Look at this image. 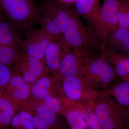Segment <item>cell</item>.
<instances>
[{
	"mask_svg": "<svg viewBox=\"0 0 129 129\" xmlns=\"http://www.w3.org/2000/svg\"><path fill=\"white\" fill-rule=\"evenodd\" d=\"M90 110L101 129H128L122 107L107 92L101 93Z\"/></svg>",
	"mask_w": 129,
	"mask_h": 129,
	"instance_id": "obj_3",
	"label": "cell"
},
{
	"mask_svg": "<svg viewBox=\"0 0 129 129\" xmlns=\"http://www.w3.org/2000/svg\"><path fill=\"white\" fill-rule=\"evenodd\" d=\"M29 94V86L25 84L15 88L13 92L14 98L18 99H25L27 97Z\"/></svg>",
	"mask_w": 129,
	"mask_h": 129,
	"instance_id": "obj_26",
	"label": "cell"
},
{
	"mask_svg": "<svg viewBox=\"0 0 129 129\" xmlns=\"http://www.w3.org/2000/svg\"><path fill=\"white\" fill-rule=\"evenodd\" d=\"M51 85L50 81L47 78L44 77L40 79L36 82L33 88V94L35 97L40 99H45L50 96L48 89Z\"/></svg>",
	"mask_w": 129,
	"mask_h": 129,
	"instance_id": "obj_23",
	"label": "cell"
},
{
	"mask_svg": "<svg viewBox=\"0 0 129 129\" xmlns=\"http://www.w3.org/2000/svg\"><path fill=\"white\" fill-rule=\"evenodd\" d=\"M9 83L11 86L17 88L23 84L24 79L19 76H14L10 79Z\"/></svg>",
	"mask_w": 129,
	"mask_h": 129,
	"instance_id": "obj_28",
	"label": "cell"
},
{
	"mask_svg": "<svg viewBox=\"0 0 129 129\" xmlns=\"http://www.w3.org/2000/svg\"><path fill=\"white\" fill-rule=\"evenodd\" d=\"M121 107L123 111L126 125L128 129H129V106H121Z\"/></svg>",
	"mask_w": 129,
	"mask_h": 129,
	"instance_id": "obj_29",
	"label": "cell"
},
{
	"mask_svg": "<svg viewBox=\"0 0 129 129\" xmlns=\"http://www.w3.org/2000/svg\"><path fill=\"white\" fill-rule=\"evenodd\" d=\"M128 80L129 81V77L128 78V79H127V80Z\"/></svg>",
	"mask_w": 129,
	"mask_h": 129,
	"instance_id": "obj_32",
	"label": "cell"
},
{
	"mask_svg": "<svg viewBox=\"0 0 129 129\" xmlns=\"http://www.w3.org/2000/svg\"><path fill=\"white\" fill-rule=\"evenodd\" d=\"M0 7L18 29L26 30L39 23V8L34 0H0Z\"/></svg>",
	"mask_w": 129,
	"mask_h": 129,
	"instance_id": "obj_4",
	"label": "cell"
},
{
	"mask_svg": "<svg viewBox=\"0 0 129 129\" xmlns=\"http://www.w3.org/2000/svg\"><path fill=\"white\" fill-rule=\"evenodd\" d=\"M27 69L23 75V79L27 83H32L43 73L44 66L42 60L35 58L25 56Z\"/></svg>",
	"mask_w": 129,
	"mask_h": 129,
	"instance_id": "obj_17",
	"label": "cell"
},
{
	"mask_svg": "<svg viewBox=\"0 0 129 129\" xmlns=\"http://www.w3.org/2000/svg\"><path fill=\"white\" fill-rule=\"evenodd\" d=\"M56 113H38L32 117V120L36 129H64L61 124Z\"/></svg>",
	"mask_w": 129,
	"mask_h": 129,
	"instance_id": "obj_16",
	"label": "cell"
},
{
	"mask_svg": "<svg viewBox=\"0 0 129 129\" xmlns=\"http://www.w3.org/2000/svg\"><path fill=\"white\" fill-rule=\"evenodd\" d=\"M25 30V39L21 47L23 55L42 60L48 44L57 40L42 27L31 28Z\"/></svg>",
	"mask_w": 129,
	"mask_h": 129,
	"instance_id": "obj_9",
	"label": "cell"
},
{
	"mask_svg": "<svg viewBox=\"0 0 129 129\" xmlns=\"http://www.w3.org/2000/svg\"><path fill=\"white\" fill-rule=\"evenodd\" d=\"M38 7L41 27L57 40H61L71 16L75 10L60 0H41Z\"/></svg>",
	"mask_w": 129,
	"mask_h": 129,
	"instance_id": "obj_1",
	"label": "cell"
},
{
	"mask_svg": "<svg viewBox=\"0 0 129 129\" xmlns=\"http://www.w3.org/2000/svg\"><path fill=\"white\" fill-rule=\"evenodd\" d=\"M61 40L70 48H83L94 52L100 50L102 44L94 30L86 25L75 11L70 18Z\"/></svg>",
	"mask_w": 129,
	"mask_h": 129,
	"instance_id": "obj_2",
	"label": "cell"
},
{
	"mask_svg": "<svg viewBox=\"0 0 129 129\" xmlns=\"http://www.w3.org/2000/svg\"><path fill=\"white\" fill-rule=\"evenodd\" d=\"M11 72L7 66L0 64V87H4L9 83Z\"/></svg>",
	"mask_w": 129,
	"mask_h": 129,
	"instance_id": "obj_25",
	"label": "cell"
},
{
	"mask_svg": "<svg viewBox=\"0 0 129 129\" xmlns=\"http://www.w3.org/2000/svg\"><path fill=\"white\" fill-rule=\"evenodd\" d=\"M64 115L71 128L79 127L86 129L89 127L87 112L84 108L69 110Z\"/></svg>",
	"mask_w": 129,
	"mask_h": 129,
	"instance_id": "obj_18",
	"label": "cell"
},
{
	"mask_svg": "<svg viewBox=\"0 0 129 129\" xmlns=\"http://www.w3.org/2000/svg\"><path fill=\"white\" fill-rule=\"evenodd\" d=\"M103 44L117 53L129 56V28L117 27Z\"/></svg>",
	"mask_w": 129,
	"mask_h": 129,
	"instance_id": "obj_12",
	"label": "cell"
},
{
	"mask_svg": "<svg viewBox=\"0 0 129 129\" xmlns=\"http://www.w3.org/2000/svg\"><path fill=\"white\" fill-rule=\"evenodd\" d=\"M104 91L112 97L120 106H129V81L119 78Z\"/></svg>",
	"mask_w": 129,
	"mask_h": 129,
	"instance_id": "obj_15",
	"label": "cell"
},
{
	"mask_svg": "<svg viewBox=\"0 0 129 129\" xmlns=\"http://www.w3.org/2000/svg\"><path fill=\"white\" fill-rule=\"evenodd\" d=\"M100 55L114 68L118 78L127 80L129 77V56L117 53L105 44H102Z\"/></svg>",
	"mask_w": 129,
	"mask_h": 129,
	"instance_id": "obj_10",
	"label": "cell"
},
{
	"mask_svg": "<svg viewBox=\"0 0 129 129\" xmlns=\"http://www.w3.org/2000/svg\"><path fill=\"white\" fill-rule=\"evenodd\" d=\"M62 40H56L49 43L45 52L44 58L49 69L59 73L60 64L63 57L71 50Z\"/></svg>",
	"mask_w": 129,
	"mask_h": 129,
	"instance_id": "obj_11",
	"label": "cell"
},
{
	"mask_svg": "<svg viewBox=\"0 0 129 129\" xmlns=\"http://www.w3.org/2000/svg\"><path fill=\"white\" fill-rule=\"evenodd\" d=\"M16 27L11 21H0V46L22 47L23 41Z\"/></svg>",
	"mask_w": 129,
	"mask_h": 129,
	"instance_id": "obj_14",
	"label": "cell"
},
{
	"mask_svg": "<svg viewBox=\"0 0 129 129\" xmlns=\"http://www.w3.org/2000/svg\"><path fill=\"white\" fill-rule=\"evenodd\" d=\"M71 129H86L84 128H81V127H72L71 128Z\"/></svg>",
	"mask_w": 129,
	"mask_h": 129,
	"instance_id": "obj_31",
	"label": "cell"
},
{
	"mask_svg": "<svg viewBox=\"0 0 129 129\" xmlns=\"http://www.w3.org/2000/svg\"><path fill=\"white\" fill-rule=\"evenodd\" d=\"M100 56L83 48H72L62 60L59 74L63 79L82 78L91 63Z\"/></svg>",
	"mask_w": 129,
	"mask_h": 129,
	"instance_id": "obj_6",
	"label": "cell"
},
{
	"mask_svg": "<svg viewBox=\"0 0 129 129\" xmlns=\"http://www.w3.org/2000/svg\"><path fill=\"white\" fill-rule=\"evenodd\" d=\"M119 0H104L101 6L94 30L102 44L118 27Z\"/></svg>",
	"mask_w": 129,
	"mask_h": 129,
	"instance_id": "obj_8",
	"label": "cell"
},
{
	"mask_svg": "<svg viewBox=\"0 0 129 129\" xmlns=\"http://www.w3.org/2000/svg\"><path fill=\"white\" fill-rule=\"evenodd\" d=\"M21 53L20 47L0 46V64L8 67L16 61Z\"/></svg>",
	"mask_w": 129,
	"mask_h": 129,
	"instance_id": "obj_19",
	"label": "cell"
},
{
	"mask_svg": "<svg viewBox=\"0 0 129 129\" xmlns=\"http://www.w3.org/2000/svg\"><path fill=\"white\" fill-rule=\"evenodd\" d=\"M14 114L13 107L9 101L0 98V129H6L11 123Z\"/></svg>",
	"mask_w": 129,
	"mask_h": 129,
	"instance_id": "obj_20",
	"label": "cell"
},
{
	"mask_svg": "<svg viewBox=\"0 0 129 129\" xmlns=\"http://www.w3.org/2000/svg\"><path fill=\"white\" fill-rule=\"evenodd\" d=\"M62 104L61 100L55 97L50 96L45 98L44 102L37 108L38 113H56L61 111Z\"/></svg>",
	"mask_w": 129,
	"mask_h": 129,
	"instance_id": "obj_22",
	"label": "cell"
},
{
	"mask_svg": "<svg viewBox=\"0 0 129 129\" xmlns=\"http://www.w3.org/2000/svg\"><path fill=\"white\" fill-rule=\"evenodd\" d=\"M117 78L112 65L101 56L91 63L82 77L88 85L100 93L111 87Z\"/></svg>",
	"mask_w": 129,
	"mask_h": 129,
	"instance_id": "obj_5",
	"label": "cell"
},
{
	"mask_svg": "<svg viewBox=\"0 0 129 129\" xmlns=\"http://www.w3.org/2000/svg\"><path fill=\"white\" fill-rule=\"evenodd\" d=\"M75 12L83 18L94 29L101 6L100 0H75Z\"/></svg>",
	"mask_w": 129,
	"mask_h": 129,
	"instance_id": "obj_13",
	"label": "cell"
},
{
	"mask_svg": "<svg viewBox=\"0 0 129 129\" xmlns=\"http://www.w3.org/2000/svg\"><path fill=\"white\" fill-rule=\"evenodd\" d=\"M32 117L29 113L21 112L13 117L11 124L13 127L17 129H36Z\"/></svg>",
	"mask_w": 129,
	"mask_h": 129,
	"instance_id": "obj_21",
	"label": "cell"
},
{
	"mask_svg": "<svg viewBox=\"0 0 129 129\" xmlns=\"http://www.w3.org/2000/svg\"><path fill=\"white\" fill-rule=\"evenodd\" d=\"M118 19V27L129 28V0L119 1Z\"/></svg>",
	"mask_w": 129,
	"mask_h": 129,
	"instance_id": "obj_24",
	"label": "cell"
},
{
	"mask_svg": "<svg viewBox=\"0 0 129 129\" xmlns=\"http://www.w3.org/2000/svg\"><path fill=\"white\" fill-rule=\"evenodd\" d=\"M3 12L2 9L0 7V21L3 20L4 19V16H3Z\"/></svg>",
	"mask_w": 129,
	"mask_h": 129,
	"instance_id": "obj_30",
	"label": "cell"
},
{
	"mask_svg": "<svg viewBox=\"0 0 129 129\" xmlns=\"http://www.w3.org/2000/svg\"><path fill=\"white\" fill-rule=\"evenodd\" d=\"M62 88L65 95L70 100L90 110L101 93L90 87L82 77L63 79Z\"/></svg>",
	"mask_w": 129,
	"mask_h": 129,
	"instance_id": "obj_7",
	"label": "cell"
},
{
	"mask_svg": "<svg viewBox=\"0 0 129 129\" xmlns=\"http://www.w3.org/2000/svg\"><path fill=\"white\" fill-rule=\"evenodd\" d=\"M87 112V118L89 127L92 129H101L96 116L91 110Z\"/></svg>",
	"mask_w": 129,
	"mask_h": 129,
	"instance_id": "obj_27",
	"label": "cell"
}]
</instances>
